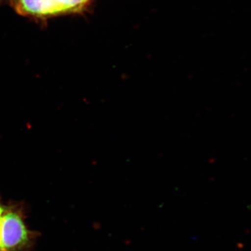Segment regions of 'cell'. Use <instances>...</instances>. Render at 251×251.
I'll use <instances>...</instances> for the list:
<instances>
[{
	"label": "cell",
	"mask_w": 251,
	"mask_h": 251,
	"mask_svg": "<svg viewBox=\"0 0 251 251\" xmlns=\"http://www.w3.org/2000/svg\"><path fill=\"white\" fill-rule=\"evenodd\" d=\"M33 239L21 214L6 208L0 224V251L27 250Z\"/></svg>",
	"instance_id": "1"
},
{
	"label": "cell",
	"mask_w": 251,
	"mask_h": 251,
	"mask_svg": "<svg viewBox=\"0 0 251 251\" xmlns=\"http://www.w3.org/2000/svg\"><path fill=\"white\" fill-rule=\"evenodd\" d=\"M5 209H6V207L0 204V224H1V216H2L3 214H4Z\"/></svg>",
	"instance_id": "2"
}]
</instances>
